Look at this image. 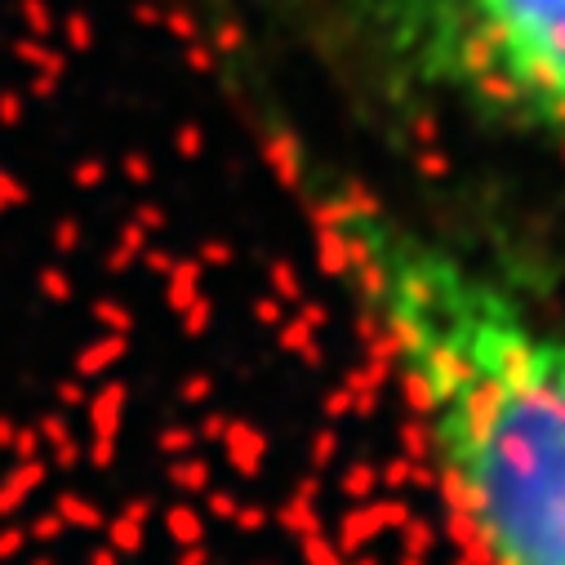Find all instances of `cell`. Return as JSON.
Segmentation results:
<instances>
[{"mask_svg":"<svg viewBox=\"0 0 565 565\" xmlns=\"http://www.w3.org/2000/svg\"><path fill=\"white\" fill-rule=\"evenodd\" d=\"M271 161L459 547L565 565V312L295 129L271 134Z\"/></svg>","mask_w":565,"mask_h":565,"instance_id":"cell-1","label":"cell"},{"mask_svg":"<svg viewBox=\"0 0 565 565\" xmlns=\"http://www.w3.org/2000/svg\"><path fill=\"white\" fill-rule=\"evenodd\" d=\"M258 6L383 111L477 129L565 174V0Z\"/></svg>","mask_w":565,"mask_h":565,"instance_id":"cell-2","label":"cell"}]
</instances>
